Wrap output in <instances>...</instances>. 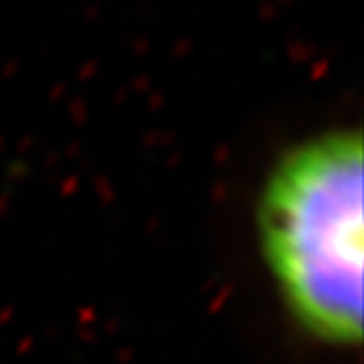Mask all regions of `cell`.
<instances>
[{
  "label": "cell",
  "instance_id": "1",
  "mask_svg": "<svg viewBox=\"0 0 364 364\" xmlns=\"http://www.w3.org/2000/svg\"><path fill=\"white\" fill-rule=\"evenodd\" d=\"M363 132L336 126L284 150L257 198L263 261L286 310L310 336H363Z\"/></svg>",
  "mask_w": 364,
  "mask_h": 364
}]
</instances>
